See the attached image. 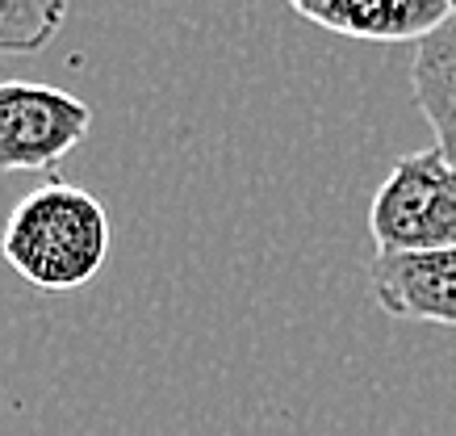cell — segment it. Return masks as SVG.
Returning a JSON list of instances; mask_svg holds the SVG:
<instances>
[{"label":"cell","mask_w":456,"mask_h":436,"mask_svg":"<svg viewBox=\"0 0 456 436\" xmlns=\"http://www.w3.org/2000/svg\"><path fill=\"white\" fill-rule=\"evenodd\" d=\"M68 17L63 0H0V55H34Z\"/></svg>","instance_id":"7"},{"label":"cell","mask_w":456,"mask_h":436,"mask_svg":"<svg viewBox=\"0 0 456 436\" xmlns=\"http://www.w3.org/2000/svg\"><path fill=\"white\" fill-rule=\"evenodd\" d=\"M411 85L419 110L436 130V147L448 155V164H456V4L448 21L419 43Z\"/></svg>","instance_id":"6"},{"label":"cell","mask_w":456,"mask_h":436,"mask_svg":"<svg viewBox=\"0 0 456 436\" xmlns=\"http://www.w3.org/2000/svg\"><path fill=\"white\" fill-rule=\"evenodd\" d=\"M0 252L38 290H76L110 256V214L93 193L51 181L13 206Z\"/></svg>","instance_id":"1"},{"label":"cell","mask_w":456,"mask_h":436,"mask_svg":"<svg viewBox=\"0 0 456 436\" xmlns=\"http://www.w3.org/2000/svg\"><path fill=\"white\" fill-rule=\"evenodd\" d=\"M369 285L377 307L394 319L456 327V248L373 256Z\"/></svg>","instance_id":"4"},{"label":"cell","mask_w":456,"mask_h":436,"mask_svg":"<svg viewBox=\"0 0 456 436\" xmlns=\"http://www.w3.org/2000/svg\"><path fill=\"white\" fill-rule=\"evenodd\" d=\"M293 13L322 29L373 43H423L452 13V0H293Z\"/></svg>","instance_id":"5"},{"label":"cell","mask_w":456,"mask_h":436,"mask_svg":"<svg viewBox=\"0 0 456 436\" xmlns=\"http://www.w3.org/2000/svg\"><path fill=\"white\" fill-rule=\"evenodd\" d=\"M377 256L456 248V164L440 147L402 155L369 210Z\"/></svg>","instance_id":"2"},{"label":"cell","mask_w":456,"mask_h":436,"mask_svg":"<svg viewBox=\"0 0 456 436\" xmlns=\"http://www.w3.org/2000/svg\"><path fill=\"white\" fill-rule=\"evenodd\" d=\"M88 127L93 110L63 88L26 80L0 85V172L55 169L76 143H84Z\"/></svg>","instance_id":"3"}]
</instances>
